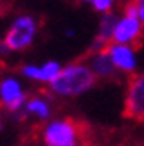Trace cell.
Returning <instances> with one entry per match:
<instances>
[{
	"mask_svg": "<svg viewBox=\"0 0 144 146\" xmlns=\"http://www.w3.org/2000/svg\"><path fill=\"white\" fill-rule=\"evenodd\" d=\"M134 2H135V7H137V16L144 25V0H134Z\"/></svg>",
	"mask_w": 144,
	"mask_h": 146,
	"instance_id": "obj_13",
	"label": "cell"
},
{
	"mask_svg": "<svg viewBox=\"0 0 144 146\" xmlns=\"http://www.w3.org/2000/svg\"><path fill=\"white\" fill-rule=\"evenodd\" d=\"M63 70V64L57 63V61H45V63H40V64H33V63H26L19 68V73L21 77L30 80V82H37V84H45V85H50L54 80L57 78V75Z\"/></svg>",
	"mask_w": 144,
	"mask_h": 146,
	"instance_id": "obj_8",
	"label": "cell"
},
{
	"mask_svg": "<svg viewBox=\"0 0 144 146\" xmlns=\"http://www.w3.org/2000/svg\"><path fill=\"white\" fill-rule=\"evenodd\" d=\"M40 23L31 14H19L11 21L7 31L2 36L4 45L9 49L11 54L28 50L38 36Z\"/></svg>",
	"mask_w": 144,
	"mask_h": 146,
	"instance_id": "obj_2",
	"label": "cell"
},
{
	"mask_svg": "<svg viewBox=\"0 0 144 146\" xmlns=\"http://www.w3.org/2000/svg\"><path fill=\"white\" fill-rule=\"evenodd\" d=\"M106 52L110 54V58L116 68L118 73L122 75H135L139 68V56L135 45H127V44H115L111 42L106 47Z\"/></svg>",
	"mask_w": 144,
	"mask_h": 146,
	"instance_id": "obj_7",
	"label": "cell"
},
{
	"mask_svg": "<svg viewBox=\"0 0 144 146\" xmlns=\"http://www.w3.org/2000/svg\"><path fill=\"white\" fill-rule=\"evenodd\" d=\"M123 115L144 123V73H135L130 77L123 99Z\"/></svg>",
	"mask_w": 144,
	"mask_h": 146,
	"instance_id": "obj_5",
	"label": "cell"
},
{
	"mask_svg": "<svg viewBox=\"0 0 144 146\" xmlns=\"http://www.w3.org/2000/svg\"><path fill=\"white\" fill-rule=\"evenodd\" d=\"M85 61H87L89 68L92 70V73L96 75L97 80H111L118 73L113 61H111V58H110V54L106 52V49L89 52V58Z\"/></svg>",
	"mask_w": 144,
	"mask_h": 146,
	"instance_id": "obj_9",
	"label": "cell"
},
{
	"mask_svg": "<svg viewBox=\"0 0 144 146\" xmlns=\"http://www.w3.org/2000/svg\"><path fill=\"white\" fill-rule=\"evenodd\" d=\"M0 129H2V117H0Z\"/></svg>",
	"mask_w": 144,
	"mask_h": 146,
	"instance_id": "obj_16",
	"label": "cell"
},
{
	"mask_svg": "<svg viewBox=\"0 0 144 146\" xmlns=\"http://www.w3.org/2000/svg\"><path fill=\"white\" fill-rule=\"evenodd\" d=\"M23 113L28 117H33L37 120H49L52 115V104L45 96H31L26 99L24 108H23Z\"/></svg>",
	"mask_w": 144,
	"mask_h": 146,
	"instance_id": "obj_11",
	"label": "cell"
},
{
	"mask_svg": "<svg viewBox=\"0 0 144 146\" xmlns=\"http://www.w3.org/2000/svg\"><path fill=\"white\" fill-rule=\"evenodd\" d=\"M144 35V25L137 16V7L134 0H129L123 5L122 14L118 16V21L113 31L115 44H127V45H137Z\"/></svg>",
	"mask_w": 144,
	"mask_h": 146,
	"instance_id": "obj_4",
	"label": "cell"
},
{
	"mask_svg": "<svg viewBox=\"0 0 144 146\" xmlns=\"http://www.w3.org/2000/svg\"><path fill=\"white\" fill-rule=\"evenodd\" d=\"M118 4V0H94L90 4L92 9L99 14H108V12H113L115 5Z\"/></svg>",
	"mask_w": 144,
	"mask_h": 146,
	"instance_id": "obj_12",
	"label": "cell"
},
{
	"mask_svg": "<svg viewBox=\"0 0 144 146\" xmlns=\"http://www.w3.org/2000/svg\"><path fill=\"white\" fill-rule=\"evenodd\" d=\"M28 96L23 82L16 75H5L0 78V106L11 113L23 111Z\"/></svg>",
	"mask_w": 144,
	"mask_h": 146,
	"instance_id": "obj_6",
	"label": "cell"
},
{
	"mask_svg": "<svg viewBox=\"0 0 144 146\" xmlns=\"http://www.w3.org/2000/svg\"><path fill=\"white\" fill-rule=\"evenodd\" d=\"M118 21V16L116 12H108V14H101V19L97 25V33H96V38L92 47L89 49V52H94V50H102L108 45L111 44L113 40V31Z\"/></svg>",
	"mask_w": 144,
	"mask_h": 146,
	"instance_id": "obj_10",
	"label": "cell"
},
{
	"mask_svg": "<svg viewBox=\"0 0 144 146\" xmlns=\"http://www.w3.org/2000/svg\"><path fill=\"white\" fill-rule=\"evenodd\" d=\"M45 146H80L82 125L71 118L49 120L40 131Z\"/></svg>",
	"mask_w": 144,
	"mask_h": 146,
	"instance_id": "obj_3",
	"label": "cell"
},
{
	"mask_svg": "<svg viewBox=\"0 0 144 146\" xmlns=\"http://www.w3.org/2000/svg\"><path fill=\"white\" fill-rule=\"evenodd\" d=\"M73 35H75L73 30H68V31H66V36H73Z\"/></svg>",
	"mask_w": 144,
	"mask_h": 146,
	"instance_id": "obj_14",
	"label": "cell"
},
{
	"mask_svg": "<svg viewBox=\"0 0 144 146\" xmlns=\"http://www.w3.org/2000/svg\"><path fill=\"white\" fill-rule=\"evenodd\" d=\"M97 84V78L89 68L87 61H73L63 64V70L49 87V92L57 98H78L89 92Z\"/></svg>",
	"mask_w": 144,
	"mask_h": 146,
	"instance_id": "obj_1",
	"label": "cell"
},
{
	"mask_svg": "<svg viewBox=\"0 0 144 146\" xmlns=\"http://www.w3.org/2000/svg\"><path fill=\"white\" fill-rule=\"evenodd\" d=\"M80 2H82V4H92L94 0H80Z\"/></svg>",
	"mask_w": 144,
	"mask_h": 146,
	"instance_id": "obj_15",
	"label": "cell"
}]
</instances>
